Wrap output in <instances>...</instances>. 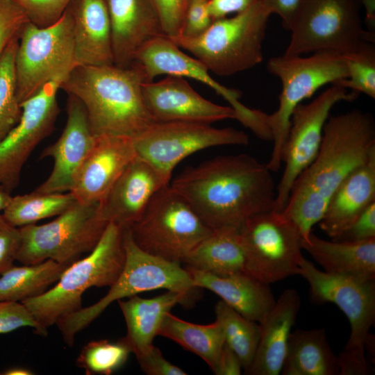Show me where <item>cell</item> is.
I'll return each instance as SVG.
<instances>
[{
  "mask_svg": "<svg viewBox=\"0 0 375 375\" xmlns=\"http://www.w3.org/2000/svg\"><path fill=\"white\" fill-rule=\"evenodd\" d=\"M272 172L244 153L220 156L185 169L169 186L211 229L240 228L249 217L274 210Z\"/></svg>",
  "mask_w": 375,
  "mask_h": 375,
  "instance_id": "obj_1",
  "label": "cell"
},
{
  "mask_svg": "<svg viewBox=\"0 0 375 375\" xmlns=\"http://www.w3.org/2000/svg\"><path fill=\"white\" fill-rule=\"evenodd\" d=\"M375 152V122L358 109L331 116L313 161L294 182L281 212L298 226L306 240L322 219L339 185Z\"/></svg>",
  "mask_w": 375,
  "mask_h": 375,
  "instance_id": "obj_2",
  "label": "cell"
},
{
  "mask_svg": "<svg viewBox=\"0 0 375 375\" xmlns=\"http://www.w3.org/2000/svg\"><path fill=\"white\" fill-rule=\"evenodd\" d=\"M144 73L137 62L128 67L77 65L60 89L81 101L95 135L134 139L157 122L144 99Z\"/></svg>",
  "mask_w": 375,
  "mask_h": 375,
  "instance_id": "obj_3",
  "label": "cell"
},
{
  "mask_svg": "<svg viewBox=\"0 0 375 375\" xmlns=\"http://www.w3.org/2000/svg\"><path fill=\"white\" fill-rule=\"evenodd\" d=\"M124 229L107 225L100 240L88 256L71 263L54 285L42 294L22 301L44 328L82 306V296L92 287H110L125 263Z\"/></svg>",
  "mask_w": 375,
  "mask_h": 375,
  "instance_id": "obj_4",
  "label": "cell"
},
{
  "mask_svg": "<svg viewBox=\"0 0 375 375\" xmlns=\"http://www.w3.org/2000/svg\"><path fill=\"white\" fill-rule=\"evenodd\" d=\"M125 263L106 294L94 304L60 317L56 325L67 345L72 347L76 335L95 320L112 303L139 293L165 289L183 294L192 301L197 289L181 263L151 255L138 247L128 229L124 230Z\"/></svg>",
  "mask_w": 375,
  "mask_h": 375,
  "instance_id": "obj_5",
  "label": "cell"
},
{
  "mask_svg": "<svg viewBox=\"0 0 375 375\" xmlns=\"http://www.w3.org/2000/svg\"><path fill=\"white\" fill-rule=\"evenodd\" d=\"M307 281L310 300L333 303L350 324L349 339L338 357L340 375H366L370 372L365 345L375 322V279L364 280L326 273L302 257L299 272Z\"/></svg>",
  "mask_w": 375,
  "mask_h": 375,
  "instance_id": "obj_6",
  "label": "cell"
},
{
  "mask_svg": "<svg viewBox=\"0 0 375 375\" xmlns=\"http://www.w3.org/2000/svg\"><path fill=\"white\" fill-rule=\"evenodd\" d=\"M271 14L256 0L231 17L214 20L194 38H169L212 73L227 76L251 69L263 60L262 42Z\"/></svg>",
  "mask_w": 375,
  "mask_h": 375,
  "instance_id": "obj_7",
  "label": "cell"
},
{
  "mask_svg": "<svg viewBox=\"0 0 375 375\" xmlns=\"http://www.w3.org/2000/svg\"><path fill=\"white\" fill-rule=\"evenodd\" d=\"M267 69L280 79L282 88L277 110L266 116L273 142L266 165L270 171L278 172L295 108L322 86L347 78L348 69L344 56L333 51H317L308 57H272Z\"/></svg>",
  "mask_w": 375,
  "mask_h": 375,
  "instance_id": "obj_8",
  "label": "cell"
},
{
  "mask_svg": "<svg viewBox=\"0 0 375 375\" xmlns=\"http://www.w3.org/2000/svg\"><path fill=\"white\" fill-rule=\"evenodd\" d=\"M359 0H299L288 31L291 38L285 56L317 51L347 54L367 42L375 33L365 30Z\"/></svg>",
  "mask_w": 375,
  "mask_h": 375,
  "instance_id": "obj_9",
  "label": "cell"
},
{
  "mask_svg": "<svg viewBox=\"0 0 375 375\" xmlns=\"http://www.w3.org/2000/svg\"><path fill=\"white\" fill-rule=\"evenodd\" d=\"M128 230L144 251L179 263L212 231L169 185L153 195Z\"/></svg>",
  "mask_w": 375,
  "mask_h": 375,
  "instance_id": "obj_10",
  "label": "cell"
},
{
  "mask_svg": "<svg viewBox=\"0 0 375 375\" xmlns=\"http://www.w3.org/2000/svg\"><path fill=\"white\" fill-rule=\"evenodd\" d=\"M108 224L100 216L98 203L76 201L51 222L19 228L17 260L22 265L47 260L70 265L94 249Z\"/></svg>",
  "mask_w": 375,
  "mask_h": 375,
  "instance_id": "obj_11",
  "label": "cell"
},
{
  "mask_svg": "<svg viewBox=\"0 0 375 375\" xmlns=\"http://www.w3.org/2000/svg\"><path fill=\"white\" fill-rule=\"evenodd\" d=\"M17 97L20 104L45 84L64 80L77 66L72 17L67 7L60 18L47 27L27 22L19 35L15 56Z\"/></svg>",
  "mask_w": 375,
  "mask_h": 375,
  "instance_id": "obj_12",
  "label": "cell"
},
{
  "mask_svg": "<svg viewBox=\"0 0 375 375\" xmlns=\"http://www.w3.org/2000/svg\"><path fill=\"white\" fill-rule=\"evenodd\" d=\"M239 232L247 274L267 285L299 274L302 236L297 224L283 212L253 215Z\"/></svg>",
  "mask_w": 375,
  "mask_h": 375,
  "instance_id": "obj_13",
  "label": "cell"
},
{
  "mask_svg": "<svg viewBox=\"0 0 375 375\" xmlns=\"http://www.w3.org/2000/svg\"><path fill=\"white\" fill-rule=\"evenodd\" d=\"M347 90L331 84L312 101L301 103L294 110L282 155L285 169L276 188L273 210L281 212L284 210L294 182L317 156L324 126L333 107L342 101H353L360 94Z\"/></svg>",
  "mask_w": 375,
  "mask_h": 375,
  "instance_id": "obj_14",
  "label": "cell"
},
{
  "mask_svg": "<svg viewBox=\"0 0 375 375\" xmlns=\"http://www.w3.org/2000/svg\"><path fill=\"white\" fill-rule=\"evenodd\" d=\"M249 143V136L242 131L186 122H156L134 138L138 156L170 179L175 167L198 151L217 146L247 145Z\"/></svg>",
  "mask_w": 375,
  "mask_h": 375,
  "instance_id": "obj_15",
  "label": "cell"
},
{
  "mask_svg": "<svg viewBox=\"0 0 375 375\" xmlns=\"http://www.w3.org/2000/svg\"><path fill=\"white\" fill-rule=\"evenodd\" d=\"M63 80L52 81L21 103L17 125L0 140V185L16 188L22 168L38 144L53 131L60 109L57 92Z\"/></svg>",
  "mask_w": 375,
  "mask_h": 375,
  "instance_id": "obj_16",
  "label": "cell"
},
{
  "mask_svg": "<svg viewBox=\"0 0 375 375\" xmlns=\"http://www.w3.org/2000/svg\"><path fill=\"white\" fill-rule=\"evenodd\" d=\"M135 61L142 67L147 82L165 74L188 77L207 85L230 103L236 113V119L245 127L251 129L259 138L267 135L265 112L242 104L240 101V91L217 83L201 61L182 52L167 35H160L146 44L136 53Z\"/></svg>",
  "mask_w": 375,
  "mask_h": 375,
  "instance_id": "obj_17",
  "label": "cell"
},
{
  "mask_svg": "<svg viewBox=\"0 0 375 375\" xmlns=\"http://www.w3.org/2000/svg\"><path fill=\"white\" fill-rule=\"evenodd\" d=\"M67 122L59 138L46 147L40 158H51L52 170L35 190L44 192H69L76 174L94 147L97 135L92 132L83 103L68 94Z\"/></svg>",
  "mask_w": 375,
  "mask_h": 375,
  "instance_id": "obj_18",
  "label": "cell"
},
{
  "mask_svg": "<svg viewBox=\"0 0 375 375\" xmlns=\"http://www.w3.org/2000/svg\"><path fill=\"white\" fill-rule=\"evenodd\" d=\"M142 93L146 105L157 122L211 124L226 119H236L232 107L206 99L183 77L167 76L158 82H144Z\"/></svg>",
  "mask_w": 375,
  "mask_h": 375,
  "instance_id": "obj_19",
  "label": "cell"
},
{
  "mask_svg": "<svg viewBox=\"0 0 375 375\" xmlns=\"http://www.w3.org/2000/svg\"><path fill=\"white\" fill-rule=\"evenodd\" d=\"M170 178L137 156L98 203L102 219L122 229L137 222L153 195Z\"/></svg>",
  "mask_w": 375,
  "mask_h": 375,
  "instance_id": "obj_20",
  "label": "cell"
},
{
  "mask_svg": "<svg viewBox=\"0 0 375 375\" xmlns=\"http://www.w3.org/2000/svg\"><path fill=\"white\" fill-rule=\"evenodd\" d=\"M137 156L134 139L97 135L95 144L76 174L69 192L79 203H99Z\"/></svg>",
  "mask_w": 375,
  "mask_h": 375,
  "instance_id": "obj_21",
  "label": "cell"
},
{
  "mask_svg": "<svg viewBox=\"0 0 375 375\" xmlns=\"http://www.w3.org/2000/svg\"><path fill=\"white\" fill-rule=\"evenodd\" d=\"M112 35L114 65L128 67L136 53L153 39L165 35L153 0H105Z\"/></svg>",
  "mask_w": 375,
  "mask_h": 375,
  "instance_id": "obj_22",
  "label": "cell"
},
{
  "mask_svg": "<svg viewBox=\"0 0 375 375\" xmlns=\"http://www.w3.org/2000/svg\"><path fill=\"white\" fill-rule=\"evenodd\" d=\"M297 291H283L274 306L259 324L260 335L257 349L250 366L244 370L249 375H278L285 356L291 329L301 307Z\"/></svg>",
  "mask_w": 375,
  "mask_h": 375,
  "instance_id": "obj_23",
  "label": "cell"
},
{
  "mask_svg": "<svg viewBox=\"0 0 375 375\" xmlns=\"http://www.w3.org/2000/svg\"><path fill=\"white\" fill-rule=\"evenodd\" d=\"M74 54L77 65H114L111 26L105 0H72Z\"/></svg>",
  "mask_w": 375,
  "mask_h": 375,
  "instance_id": "obj_24",
  "label": "cell"
},
{
  "mask_svg": "<svg viewBox=\"0 0 375 375\" xmlns=\"http://www.w3.org/2000/svg\"><path fill=\"white\" fill-rule=\"evenodd\" d=\"M185 268L197 288L212 291L243 317L259 324L276 302L269 285L245 273L221 276Z\"/></svg>",
  "mask_w": 375,
  "mask_h": 375,
  "instance_id": "obj_25",
  "label": "cell"
},
{
  "mask_svg": "<svg viewBox=\"0 0 375 375\" xmlns=\"http://www.w3.org/2000/svg\"><path fill=\"white\" fill-rule=\"evenodd\" d=\"M374 201L375 152L335 190L319 222V227L333 240Z\"/></svg>",
  "mask_w": 375,
  "mask_h": 375,
  "instance_id": "obj_26",
  "label": "cell"
},
{
  "mask_svg": "<svg viewBox=\"0 0 375 375\" xmlns=\"http://www.w3.org/2000/svg\"><path fill=\"white\" fill-rule=\"evenodd\" d=\"M117 302L127 328L123 339L137 358L153 346V340L165 315L176 304H188L190 301L178 292L167 290L150 299L134 295Z\"/></svg>",
  "mask_w": 375,
  "mask_h": 375,
  "instance_id": "obj_27",
  "label": "cell"
},
{
  "mask_svg": "<svg viewBox=\"0 0 375 375\" xmlns=\"http://www.w3.org/2000/svg\"><path fill=\"white\" fill-rule=\"evenodd\" d=\"M301 247L326 273L375 279V238L358 242L326 240L311 231L306 240L301 238Z\"/></svg>",
  "mask_w": 375,
  "mask_h": 375,
  "instance_id": "obj_28",
  "label": "cell"
},
{
  "mask_svg": "<svg viewBox=\"0 0 375 375\" xmlns=\"http://www.w3.org/2000/svg\"><path fill=\"white\" fill-rule=\"evenodd\" d=\"M281 373L283 375H340L338 357L324 328L291 332Z\"/></svg>",
  "mask_w": 375,
  "mask_h": 375,
  "instance_id": "obj_29",
  "label": "cell"
},
{
  "mask_svg": "<svg viewBox=\"0 0 375 375\" xmlns=\"http://www.w3.org/2000/svg\"><path fill=\"white\" fill-rule=\"evenodd\" d=\"M185 267L225 276L245 273V256L239 228L212 229L183 259Z\"/></svg>",
  "mask_w": 375,
  "mask_h": 375,
  "instance_id": "obj_30",
  "label": "cell"
},
{
  "mask_svg": "<svg viewBox=\"0 0 375 375\" xmlns=\"http://www.w3.org/2000/svg\"><path fill=\"white\" fill-rule=\"evenodd\" d=\"M158 335L169 338L200 357L214 372L225 343L223 326L218 319L201 325L181 319L167 312Z\"/></svg>",
  "mask_w": 375,
  "mask_h": 375,
  "instance_id": "obj_31",
  "label": "cell"
},
{
  "mask_svg": "<svg viewBox=\"0 0 375 375\" xmlns=\"http://www.w3.org/2000/svg\"><path fill=\"white\" fill-rule=\"evenodd\" d=\"M69 265L51 260L12 265L0 275V302H22L42 294L58 280Z\"/></svg>",
  "mask_w": 375,
  "mask_h": 375,
  "instance_id": "obj_32",
  "label": "cell"
},
{
  "mask_svg": "<svg viewBox=\"0 0 375 375\" xmlns=\"http://www.w3.org/2000/svg\"><path fill=\"white\" fill-rule=\"evenodd\" d=\"M76 199L70 192H44L34 190L12 196L2 215L12 226L20 228L56 217L67 210Z\"/></svg>",
  "mask_w": 375,
  "mask_h": 375,
  "instance_id": "obj_33",
  "label": "cell"
},
{
  "mask_svg": "<svg viewBox=\"0 0 375 375\" xmlns=\"http://www.w3.org/2000/svg\"><path fill=\"white\" fill-rule=\"evenodd\" d=\"M215 312L223 326L225 342L238 355L246 370L253 361L258 344L259 323L243 317L222 300L216 303Z\"/></svg>",
  "mask_w": 375,
  "mask_h": 375,
  "instance_id": "obj_34",
  "label": "cell"
},
{
  "mask_svg": "<svg viewBox=\"0 0 375 375\" xmlns=\"http://www.w3.org/2000/svg\"><path fill=\"white\" fill-rule=\"evenodd\" d=\"M19 36L15 38L0 56V140L19 122L22 108L17 97L15 56Z\"/></svg>",
  "mask_w": 375,
  "mask_h": 375,
  "instance_id": "obj_35",
  "label": "cell"
},
{
  "mask_svg": "<svg viewBox=\"0 0 375 375\" xmlns=\"http://www.w3.org/2000/svg\"><path fill=\"white\" fill-rule=\"evenodd\" d=\"M131 353L123 338L115 342L108 340H93L83 347L76 365L88 375H110L125 364Z\"/></svg>",
  "mask_w": 375,
  "mask_h": 375,
  "instance_id": "obj_36",
  "label": "cell"
},
{
  "mask_svg": "<svg viewBox=\"0 0 375 375\" xmlns=\"http://www.w3.org/2000/svg\"><path fill=\"white\" fill-rule=\"evenodd\" d=\"M374 43L367 42L359 49L342 54L346 61L348 77L334 83L363 93L375 99V47Z\"/></svg>",
  "mask_w": 375,
  "mask_h": 375,
  "instance_id": "obj_37",
  "label": "cell"
},
{
  "mask_svg": "<svg viewBox=\"0 0 375 375\" xmlns=\"http://www.w3.org/2000/svg\"><path fill=\"white\" fill-rule=\"evenodd\" d=\"M23 327H30L40 335L47 329L35 319L29 309L20 301L0 302V334H6Z\"/></svg>",
  "mask_w": 375,
  "mask_h": 375,
  "instance_id": "obj_38",
  "label": "cell"
},
{
  "mask_svg": "<svg viewBox=\"0 0 375 375\" xmlns=\"http://www.w3.org/2000/svg\"><path fill=\"white\" fill-rule=\"evenodd\" d=\"M26 13L29 21L39 27L56 22L72 0H12Z\"/></svg>",
  "mask_w": 375,
  "mask_h": 375,
  "instance_id": "obj_39",
  "label": "cell"
},
{
  "mask_svg": "<svg viewBox=\"0 0 375 375\" xmlns=\"http://www.w3.org/2000/svg\"><path fill=\"white\" fill-rule=\"evenodd\" d=\"M28 22L26 13L12 0H0V56Z\"/></svg>",
  "mask_w": 375,
  "mask_h": 375,
  "instance_id": "obj_40",
  "label": "cell"
},
{
  "mask_svg": "<svg viewBox=\"0 0 375 375\" xmlns=\"http://www.w3.org/2000/svg\"><path fill=\"white\" fill-rule=\"evenodd\" d=\"M375 238V201L370 203L337 238L339 242H358Z\"/></svg>",
  "mask_w": 375,
  "mask_h": 375,
  "instance_id": "obj_41",
  "label": "cell"
},
{
  "mask_svg": "<svg viewBox=\"0 0 375 375\" xmlns=\"http://www.w3.org/2000/svg\"><path fill=\"white\" fill-rule=\"evenodd\" d=\"M212 22L208 10L207 0H192L188 3L181 33L178 36H199L210 27Z\"/></svg>",
  "mask_w": 375,
  "mask_h": 375,
  "instance_id": "obj_42",
  "label": "cell"
},
{
  "mask_svg": "<svg viewBox=\"0 0 375 375\" xmlns=\"http://www.w3.org/2000/svg\"><path fill=\"white\" fill-rule=\"evenodd\" d=\"M158 10L164 34L169 38L179 35L188 0H153Z\"/></svg>",
  "mask_w": 375,
  "mask_h": 375,
  "instance_id": "obj_43",
  "label": "cell"
},
{
  "mask_svg": "<svg viewBox=\"0 0 375 375\" xmlns=\"http://www.w3.org/2000/svg\"><path fill=\"white\" fill-rule=\"evenodd\" d=\"M21 243L19 228L0 214V275L14 265Z\"/></svg>",
  "mask_w": 375,
  "mask_h": 375,
  "instance_id": "obj_44",
  "label": "cell"
},
{
  "mask_svg": "<svg viewBox=\"0 0 375 375\" xmlns=\"http://www.w3.org/2000/svg\"><path fill=\"white\" fill-rule=\"evenodd\" d=\"M142 372L148 375H186L187 373L173 365L154 345L145 353L136 358Z\"/></svg>",
  "mask_w": 375,
  "mask_h": 375,
  "instance_id": "obj_45",
  "label": "cell"
},
{
  "mask_svg": "<svg viewBox=\"0 0 375 375\" xmlns=\"http://www.w3.org/2000/svg\"><path fill=\"white\" fill-rule=\"evenodd\" d=\"M256 0H207L208 10L214 20L226 17L232 13H240L255 3Z\"/></svg>",
  "mask_w": 375,
  "mask_h": 375,
  "instance_id": "obj_46",
  "label": "cell"
},
{
  "mask_svg": "<svg viewBox=\"0 0 375 375\" xmlns=\"http://www.w3.org/2000/svg\"><path fill=\"white\" fill-rule=\"evenodd\" d=\"M299 0H259L262 6L272 15L280 16L282 26L288 30Z\"/></svg>",
  "mask_w": 375,
  "mask_h": 375,
  "instance_id": "obj_47",
  "label": "cell"
},
{
  "mask_svg": "<svg viewBox=\"0 0 375 375\" xmlns=\"http://www.w3.org/2000/svg\"><path fill=\"white\" fill-rule=\"evenodd\" d=\"M242 367L238 355L225 342L214 374L217 375H240Z\"/></svg>",
  "mask_w": 375,
  "mask_h": 375,
  "instance_id": "obj_48",
  "label": "cell"
},
{
  "mask_svg": "<svg viewBox=\"0 0 375 375\" xmlns=\"http://www.w3.org/2000/svg\"><path fill=\"white\" fill-rule=\"evenodd\" d=\"M365 10V22L367 31L375 33V0H359Z\"/></svg>",
  "mask_w": 375,
  "mask_h": 375,
  "instance_id": "obj_49",
  "label": "cell"
},
{
  "mask_svg": "<svg viewBox=\"0 0 375 375\" xmlns=\"http://www.w3.org/2000/svg\"><path fill=\"white\" fill-rule=\"evenodd\" d=\"M33 372L28 369L22 367H14L2 372V375H30L33 374Z\"/></svg>",
  "mask_w": 375,
  "mask_h": 375,
  "instance_id": "obj_50",
  "label": "cell"
},
{
  "mask_svg": "<svg viewBox=\"0 0 375 375\" xmlns=\"http://www.w3.org/2000/svg\"><path fill=\"white\" fill-rule=\"evenodd\" d=\"M11 197L10 192L0 185V212L6 208Z\"/></svg>",
  "mask_w": 375,
  "mask_h": 375,
  "instance_id": "obj_51",
  "label": "cell"
},
{
  "mask_svg": "<svg viewBox=\"0 0 375 375\" xmlns=\"http://www.w3.org/2000/svg\"><path fill=\"white\" fill-rule=\"evenodd\" d=\"M190 1H192V0H188V2L189 3Z\"/></svg>",
  "mask_w": 375,
  "mask_h": 375,
  "instance_id": "obj_52",
  "label": "cell"
}]
</instances>
